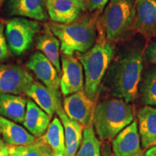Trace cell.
I'll use <instances>...</instances> for the list:
<instances>
[{"label": "cell", "instance_id": "1", "mask_svg": "<svg viewBox=\"0 0 156 156\" xmlns=\"http://www.w3.org/2000/svg\"><path fill=\"white\" fill-rule=\"evenodd\" d=\"M143 71V57L137 49H131L121 56L111 67L112 94L126 103L137 97Z\"/></svg>", "mask_w": 156, "mask_h": 156}, {"label": "cell", "instance_id": "2", "mask_svg": "<svg viewBox=\"0 0 156 156\" xmlns=\"http://www.w3.org/2000/svg\"><path fill=\"white\" fill-rule=\"evenodd\" d=\"M48 26L60 42V51L64 55L85 53L96 39V17L85 15L64 24L50 23Z\"/></svg>", "mask_w": 156, "mask_h": 156}, {"label": "cell", "instance_id": "3", "mask_svg": "<svg viewBox=\"0 0 156 156\" xmlns=\"http://www.w3.org/2000/svg\"><path fill=\"white\" fill-rule=\"evenodd\" d=\"M76 54L83 68L84 91L90 100L95 102L103 78L114 58V44L100 38L87 51Z\"/></svg>", "mask_w": 156, "mask_h": 156}, {"label": "cell", "instance_id": "4", "mask_svg": "<svg viewBox=\"0 0 156 156\" xmlns=\"http://www.w3.org/2000/svg\"><path fill=\"white\" fill-rule=\"evenodd\" d=\"M134 121V108L121 98H110L95 106L93 125L101 140H112Z\"/></svg>", "mask_w": 156, "mask_h": 156}, {"label": "cell", "instance_id": "5", "mask_svg": "<svg viewBox=\"0 0 156 156\" xmlns=\"http://www.w3.org/2000/svg\"><path fill=\"white\" fill-rule=\"evenodd\" d=\"M135 0H110L100 20V28L107 41L126 40L135 30Z\"/></svg>", "mask_w": 156, "mask_h": 156}, {"label": "cell", "instance_id": "6", "mask_svg": "<svg viewBox=\"0 0 156 156\" xmlns=\"http://www.w3.org/2000/svg\"><path fill=\"white\" fill-rule=\"evenodd\" d=\"M41 29L38 21L16 17L6 23L5 36L9 50L15 56H20L32 46L35 36Z\"/></svg>", "mask_w": 156, "mask_h": 156}, {"label": "cell", "instance_id": "7", "mask_svg": "<svg viewBox=\"0 0 156 156\" xmlns=\"http://www.w3.org/2000/svg\"><path fill=\"white\" fill-rule=\"evenodd\" d=\"M34 83L32 75L20 66L0 64V94H26Z\"/></svg>", "mask_w": 156, "mask_h": 156}, {"label": "cell", "instance_id": "8", "mask_svg": "<svg viewBox=\"0 0 156 156\" xmlns=\"http://www.w3.org/2000/svg\"><path fill=\"white\" fill-rule=\"evenodd\" d=\"M95 102L89 98L82 90L68 95L64 98L63 109L72 120L86 128L93 124Z\"/></svg>", "mask_w": 156, "mask_h": 156}, {"label": "cell", "instance_id": "9", "mask_svg": "<svg viewBox=\"0 0 156 156\" xmlns=\"http://www.w3.org/2000/svg\"><path fill=\"white\" fill-rule=\"evenodd\" d=\"M62 74L60 78V89L64 96L84 90L83 66L77 57L73 55L62 54L61 58Z\"/></svg>", "mask_w": 156, "mask_h": 156}, {"label": "cell", "instance_id": "10", "mask_svg": "<svg viewBox=\"0 0 156 156\" xmlns=\"http://www.w3.org/2000/svg\"><path fill=\"white\" fill-rule=\"evenodd\" d=\"M27 69L32 71L46 87L56 93H59L60 79L57 70L50 60L41 51L30 56L26 64Z\"/></svg>", "mask_w": 156, "mask_h": 156}, {"label": "cell", "instance_id": "11", "mask_svg": "<svg viewBox=\"0 0 156 156\" xmlns=\"http://www.w3.org/2000/svg\"><path fill=\"white\" fill-rule=\"evenodd\" d=\"M48 17L53 23L64 24L75 20L85 10L82 0H46Z\"/></svg>", "mask_w": 156, "mask_h": 156}, {"label": "cell", "instance_id": "12", "mask_svg": "<svg viewBox=\"0 0 156 156\" xmlns=\"http://www.w3.org/2000/svg\"><path fill=\"white\" fill-rule=\"evenodd\" d=\"M5 12L9 16L25 17L36 21L48 19L46 0H7Z\"/></svg>", "mask_w": 156, "mask_h": 156}, {"label": "cell", "instance_id": "13", "mask_svg": "<svg viewBox=\"0 0 156 156\" xmlns=\"http://www.w3.org/2000/svg\"><path fill=\"white\" fill-rule=\"evenodd\" d=\"M112 149L115 156H138L141 153L136 121H133L115 136L112 141Z\"/></svg>", "mask_w": 156, "mask_h": 156}, {"label": "cell", "instance_id": "14", "mask_svg": "<svg viewBox=\"0 0 156 156\" xmlns=\"http://www.w3.org/2000/svg\"><path fill=\"white\" fill-rule=\"evenodd\" d=\"M135 31L147 39L156 38V0H135Z\"/></svg>", "mask_w": 156, "mask_h": 156}, {"label": "cell", "instance_id": "15", "mask_svg": "<svg viewBox=\"0 0 156 156\" xmlns=\"http://www.w3.org/2000/svg\"><path fill=\"white\" fill-rule=\"evenodd\" d=\"M56 113L59 117L64 129L65 136V152L64 156H75L80 147L84 126L72 120L64 112L62 106L58 107Z\"/></svg>", "mask_w": 156, "mask_h": 156}, {"label": "cell", "instance_id": "16", "mask_svg": "<svg viewBox=\"0 0 156 156\" xmlns=\"http://www.w3.org/2000/svg\"><path fill=\"white\" fill-rule=\"evenodd\" d=\"M138 132L143 149L156 146V107L145 106L137 114Z\"/></svg>", "mask_w": 156, "mask_h": 156}, {"label": "cell", "instance_id": "17", "mask_svg": "<svg viewBox=\"0 0 156 156\" xmlns=\"http://www.w3.org/2000/svg\"><path fill=\"white\" fill-rule=\"evenodd\" d=\"M26 95L51 118L55 114L58 107L62 106L60 93L51 90L44 84L38 82L32 84Z\"/></svg>", "mask_w": 156, "mask_h": 156}, {"label": "cell", "instance_id": "18", "mask_svg": "<svg viewBox=\"0 0 156 156\" xmlns=\"http://www.w3.org/2000/svg\"><path fill=\"white\" fill-rule=\"evenodd\" d=\"M51 117L30 99L27 101L23 126L35 137H41L46 132Z\"/></svg>", "mask_w": 156, "mask_h": 156}, {"label": "cell", "instance_id": "19", "mask_svg": "<svg viewBox=\"0 0 156 156\" xmlns=\"http://www.w3.org/2000/svg\"><path fill=\"white\" fill-rule=\"evenodd\" d=\"M0 135L9 146L26 145L36 140L34 135L16 122L0 116Z\"/></svg>", "mask_w": 156, "mask_h": 156}, {"label": "cell", "instance_id": "20", "mask_svg": "<svg viewBox=\"0 0 156 156\" xmlns=\"http://www.w3.org/2000/svg\"><path fill=\"white\" fill-rule=\"evenodd\" d=\"M36 48L47 57L53 64L58 73L62 72L59 49L60 42L48 26L45 25L44 30L36 38Z\"/></svg>", "mask_w": 156, "mask_h": 156}, {"label": "cell", "instance_id": "21", "mask_svg": "<svg viewBox=\"0 0 156 156\" xmlns=\"http://www.w3.org/2000/svg\"><path fill=\"white\" fill-rule=\"evenodd\" d=\"M27 101L19 95L0 94V116L22 124L25 119Z\"/></svg>", "mask_w": 156, "mask_h": 156}, {"label": "cell", "instance_id": "22", "mask_svg": "<svg viewBox=\"0 0 156 156\" xmlns=\"http://www.w3.org/2000/svg\"><path fill=\"white\" fill-rule=\"evenodd\" d=\"M49 149L51 156H64L65 152V136L61 120L55 116L50 123L46 134L41 136Z\"/></svg>", "mask_w": 156, "mask_h": 156}, {"label": "cell", "instance_id": "23", "mask_svg": "<svg viewBox=\"0 0 156 156\" xmlns=\"http://www.w3.org/2000/svg\"><path fill=\"white\" fill-rule=\"evenodd\" d=\"M139 90L142 102L156 107V67L149 68L142 74Z\"/></svg>", "mask_w": 156, "mask_h": 156}, {"label": "cell", "instance_id": "24", "mask_svg": "<svg viewBox=\"0 0 156 156\" xmlns=\"http://www.w3.org/2000/svg\"><path fill=\"white\" fill-rule=\"evenodd\" d=\"M75 156H101V142L93 124L84 129L83 140Z\"/></svg>", "mask_w": 156, "mask_h": 156}, {"label": "cell", "instance_id": "25", "mask_svg": "<svg viewBox=\"0 0 156 156\" xmlns=\"http://www.w3.org/2000/svg\"><path fill=\"white\" fill-rule=\"evenodd\" d=\"M9 156H51V153L41 138L26 145L8 146Z\"/></svg>", "mask_w": 156, "mask_h": 156}, {"label": "cell", "instance_id": "26", "mask_svg": "<svg viewBox=\"0 0 156 156\" xmlns=\"http://www.w3.org/2000/svg\"><path fill=\"white\" fill-rule=\"evenodd\" d=\"M9 47L5 34V24L0 21V62L9 57Z\"/></svg>", "mask_w": 156, "mask_h": 156}, {"label": "cell", "instance_id": "27", "mask_svg": "<svg viewBox=\"0 0 156 156\" xmlns=\"http://www.w3.org/2000/svg\"><path fill=\"white\" fill-rule=\"evenodd\" d=\"M145 54L147 61L156 67V38L147 45Z\"/></svg>", "mask_w": 156, "mask_h": 156}, {"label": "cell", "instance_id": "28", "mask_svg": "<svg viewBox=\"0 0 156 156\" xmlns=\"http://www.w3.org/2000/svg\"><path fill=\"white\" fill-rule=\"evenodd\" d=\"M108 2L109 0H88L87 7L90 12L97 11L102 12Z\"/></svg>", "mask_w": 156, "mask_h": 156}, {"label": "cell", "instance_id": "29", "mask_svg": "<svg viewBox=\"0 0 156 156\" xmlns=\"http://www.w3.org/2000/svg\"><path fill=\"white\" fill-rule=\"evenodd\" d=\"M0 156H9L8 146L4 142L0 143Z\"/></svg>", "mask_w": 156, "mask_h": 156}, {"label": "cell", "instance_id": "30", "mask_svg": "<svg viewBox=\"0 0 156 156\" xmlns=\"http://www.w3.org/2000/svg\"><path fill=\"white\" fill-rule=\"evenodd\" d=\"M142 156H156V146L148 148Z\"/></svg>", "mask_w": 156, "mask_h": 156}, {"label": "cell", "instance_id": "31", "mask_svg": "<svg viewBox=\"0 0 156 156\" xmlns=\"http://www.w3.org/2000/svg\"><path fill=\"white\" fill-rule=\"evenodd\" d=\"M5 2V0H0V7L3 5V3Z\"/></svg>", "mask_w": 156, "mask_h": 156}, {"label": "cell", "instance_id": "32", "mask_svg": "<svg viewBox=\"0 0 156 156\" xmlns=\"http://www.w3.org/2000/svg\"><path fill=\"white\" fill-rule=\"evenodd\" d=\"M2 142H4L1 139H0V143H2Z\"/></svg>", "mask_w": 156, "mask_h": 156}, {"label": "cell", "instance_id": "33", "mask_svg": "<svg viewBox=\"0 0 156 156\" xmlns=\"http://www.w3.org/2000/svg\"><path fill=\"white\" fill-rule=\"evenodd\" d=\"M82 1H83V2H84V1H85V0H82Z\"/></svg>", "mask_w": 156, "mask_h": 156}]
</instances>
